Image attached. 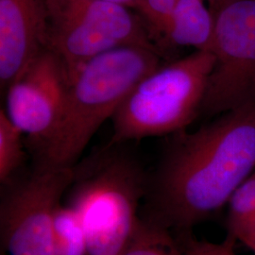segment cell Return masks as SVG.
I'll return each mask as SVG.
<instances>
[{"label": "cell", "instance_id": "cell-4", "mask_svg": "<svg viewBox=\"0 0 255 255\" xmlns=\"http://www.w3.org/2000/svg\"><path fill=\"white\" fill-rule=\"evenodd\" d=\"M214 62L211 52L195 50L147 74L113 117L110 141L128 143L185 129L200 116Z\"/></svg>", "mask_w": 255, "mask_h": 255}, {"label": "cell", "instance_id": "cell-17", "mask_svg": "<svg viewBox=\"0 0 255 255\" xmlns=\"http://www.w3.org/2000/svg\"><path fill=\"white\" fill-rule=\"evenodd\" d=\"M229 236L247 245L255 239V213L234 224L228 225Z\"/></svg>", "mask_w": 255, "mask_h": 255}, {"label": "cell", "instance_id": "cell-3", "mask_svg": "<svg viewBox=\"0 0 255 255\" xmlns=\"http://www.w3.org/2000/svg\"><path fill=\"white\" fill-rule=\"evenodd\" d=\"M161 57L152 47L121 46L82 64L70 77L60 122L35 165L73 167L137 82L161 65Z\"/></svg>", "mask_w": 255, "mask_h": 255}, {"label": "cell", "instance_id": "cell-9", "mask_svg": "<svg viewBox=\"0 0 255 255\" xmlns=\"http://www.w3.org/2000/svg\"><path fill=\"white\" fill-rule=\"evenodd\" d=\"M46 0H0V84L7 88L46 46Z\"/></svg>", "mask_w": 255, "mask_h": 255}, {"label": "cell", "instance_id": "cell-16", "mask_svg": "<svg viewBox=\"0 0 255 255\" xmlns=\"http://www.w3.org/2000/svg\"><path fill=\"white\" fill-rule=\"evenodd\" d=\"M181 237L189 255H237L234 246L236 239L231 236L222 243L200 241L194 239L190 234Z\"/></svg>", "mask_w": 255, "mask_h": 255}, {"label": "cell", "instance_id": "cell-5", "mask_svg": "<svg viewBox=\"0 0 255 255\" xmlns=\"http://www.w3.org/2000/svg\"><path fill=\"white\" fill-rule=\"evenodd\" d=\"M46 46L62 59L69 77L92 58L118 47L159 50L128 7L104 0H46Z\"/></svg>", "mask_w": 255, "mask_h": 255}, {"label": "cell", "instance_id": "cell-11", "mask_svg": "<svg viewBox=\"0 0 255 255\" xmlns=\"http://www.w3.org/2000/svg\"><path fill=\"white\" fill-rule=\"evenodd\" d=\"M121 255H189L182 237L142 219Z\"/></svg>", "mask_w": 255, "mask_h": 255}, {"label": "cell", "instance_id": "cell-15", "mask_svg": "<svg viewBox=\"0 0 255 255\" xmlns=\"http://www.w3.org/2000/svg\"><path fill=\"white\" fill-rule=\"evenodd\" d=\"M227 205L228 225L255 213V170L237 187Z\"/></svg>", "mask_w": 255, "mask_h": 255}, {"label": "cell", "instance_id": "cell-20", "mask_svg": "<svg viewBox=\"0 0 255 255\" xmlns=\"http://www.w3.org/2000/svg\"><path fill=\"white\" fill-rule=\"evenodd\" d=\"M208 1H209L210 3V2H214V1H217V0H208Z\"/></svg>", "mask_w": 255, "mask_h": 255}, {"label": "cell", "instance_id": "cell-13", "mask_svg": "<svg viewBox=\"0 0 255 255\" xmlns=\"http://www.w3.org/2000/svg\"><path fill=\"white\" fill-rule=\"evenodd\" d=\"M23 132L0 110V182L3 184L14 178L25 160Z\"/></svg>", "mask_w": 255, "mask_h": 255}, {"label": "cell", "instance_id": "cell-2", "mask_svg": "<svg viewBox=\"0 0 255 255\" xmlns=\"http://www.w3.org/2000/svg\"><path fill=\"white\" fill-rule=\"evenodd\" d=\"M127 143H109L74 165L66 204L82 220L89 255H121L141 221L148 174Z\"/></svg>", "mask_w": 255, "mask_h": 255}, {"label": "cell", "instance_id": "cell-19", "mask_svg": "<svg viewBox=\"0 0 255 255\" xmlns=\"http://www.w3.org/2000/svg\"><path fill=\"white\" fill-rule=\"evenodd\" d=\"M246 246L249 247L252 251H254L255 253V240H253V241H251V242H249Z\"/></svg>", "mask_w": 255, "mask_h": 255}, {"label": "cell", "instance_id": "cell-14", "mask_svg": "<svg viewBox=\"0 0 255 255\" xmlns=\"http://www.w3.org/2000/svg\"><path fill=\"white\" fill-rule=\"evenodd\" d=\"M177 2L178 0H137L134 5L133 9H136L146 25L156 46L170 20Z\"/></svg>", "mask_w": 255, "mask_h": 255}, {"label": "cell", "instance_id": "cell-1", "mask_svg": "<svg viewBox=\"0 0 255 255\" xmlns=\"http://www.w3.org/2000/svg\"><path fill=\"white\" fill-rule=\"evenodd\" d=\"M169 136L148 174L141 218L186 235L227 205L255 171V102Z\"/></svg>", "mask_w": 255, "mask_h": 255}, {"label": "cell", "instance_id": "cell-10", "mask_svg": "<svg viewBox=\"0 0 255 255\" xmlns=\"http://www.w3.org/2000/svg\"><path fill=\"white\" fill-rule=\"evenodd\" d=\"M214 30V16L204 0H178L157 46L161 52L163 46H190L212 52Z\"/></svg>", "mask_w": 255, "mask_h": 255}, {"label": "cell", "instance_id": "cell-7", "mask_svg": "<svg viewBox=\"0 0 255 255\" xmlns=\"http://www.w3.org/2000/svg\"><path fill=\"white\" fill-rule=\"evenodd\" d=\"M73 167L35 165L26 177L4 184L0 233L9 255H54L55 213L72 182Z\"/></svg>", "mask_w": 255, "mask_h": 255}, {"label": "cell", "instance_id": "cell-6", "mask_svg": "<svg viewBox=\"0 0 255 255\" xmlns=\"http://www.w3.org/2000/svg\"><path fill=\"white\" fill-rule=\"evenodd\" d=\"M209 7L215 62L200 116L213 117L255 102V0H217Z\"/></svg>", "mask_w": 255, "mask_h": 255}, {"label": "cell", "instance_id": "cell-18", "mask_svg": "<svg viewBox=\"0 0 255 255\" xmlns=\"http://www.w3.org/2000/svg\"><path fill=\"white\" fill-rule=\"evenodd\" d=\"M104 1L118 3L120 5H123V6H126V7L132 9V8H134V5H135L137 0H104Z\"/></svg>", "mask_w": 255, "mask_h": 255}, {"label": "cell", "instance_id": "cell-12", "mask_svg": "<svg viewBox=\"0 0 255 255\" xmlns=\"http://www.w3.org/2000/svg\"><path fill=\"white\" fill-rule=\"evenodd\" d=\"M53 251L54 255H89L82 220L67 204L61 203L55 213Z\"/></svg>", "mask_w": 255, "mask_h": 255}, {"label": "cell", "instance_id": "cell-8", "mask_svg": "<svg viewBox=\"0 0 255 255\" xmlns=\"http://www.w3.org/2000/svg\"><path fill=\"white\" fill-rule=\"evenodd\" d=\"M69 80L62 59L46 46L6 88L5 112L28 138L35 160L45 151L60 122Z\"/></svg>", "mask_w": 255, "mask_h": 255}]
</instances>
